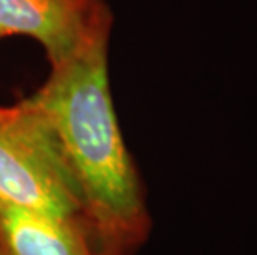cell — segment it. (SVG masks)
Masks as SVG:
<instances>
[{
    "label": "cell",
    "mask_w": 257,
    "mask_h": 255,
    "mask_svg": "<svg viewBox=\"0 0 257 255\" xmlns=\"http://www.w3.org/2000/svg\"><path fill=\"white\" fill-rule=\"evenodd\" d=\"M0 255H93L73 225L0 196Z\"/></svg>",
    "instance_id": "cell-4"
},
{
    "label": "cell",
    "mask_w": 257,
    "mask_h": 255,
    "mask_svg": "<svg viewBox=\"0 0 257 255\" xmlns=\"http://www.w3.org/2000/svg\"><path fill=\"white\" fill-rule=\"evenodd\" d=\"M0 196L67 222L85 235L62 157L25 98L14 106L0 105Z\"/></svg>",
    "instance_id": "cell-2"
},
{
    "label": "cell",
    "mask_w": 257,
    "mask_h": 255,
    "mask_svg": "<svg viewBox=\"0 0 257 255\" xmlns=\"http://www.w3.org/2000/svg\"><path fill=\"white\" fill-rule=\"evenodd\" d=\"M106 0H0V39L32 37L48 62L70 57L93 37L111 32Z\"/></svg>",
    "instance_id": "cell-3"
},
{
    "label": "cell",
    "mask_w": 257,
    "mask_h": 255,
    "mask_svg": "<svg viewBox=\"0 0 257 255\" xmlns=\"http://www.w3.org/2000/svg\"><path fill=\"white\" fill-rule=\"evenodd\" d=\"M110 32L50 65L29 105L50 131L93 255H135L151 232L146 187L126 148L108 78Z\"/></svg>",
    "instance_id": "cell-1"
}]
</instances>
